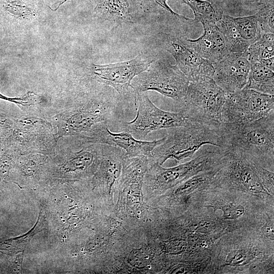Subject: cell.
<instances>
[{
	"mask_svg": "<svg viewBox=\"0 0 274 274\" xmlns=\"http://www.w3.org/2000/svg\"><path fill=\"white\" fill-rule=\"evenodd\" d=\"M150 165L145 156L123 157L114 215L127 228L148 227L157 218V208L147 204L143 195V180Z\"/></svg>",
	"mask_w": 274,
	"mask_h": 274,
	"instance_id": "cell-1",
	"label": "cell"
},
{
	"mask_svg": "<svg viewBox=\"0 0 274 274\" xmlns=\"http://www.w3.org/2000/svg\"><path fill=\"white\" fill-rule=\"evenodd\" d=\"M220 129L228 151L238 153L259 165L265 164L273 166L274 111L249 123H222Z\"/></svg>",
	"mask_w": 274,
	"mask_h": 274,
	"instance_id": "cell-2",
	"label": "cell"
},
{
	"mask_svg": "<svg viewBox=\"0 0 274 274\" xmlns=\"http://www.w3.org/2000/svg\"><path fill=\"white\" fill-rule=\"evenodd\" d=\"M199 150L190 161L172 167L164 168L157 163L151 164L143 184V195L147 204L192 176L218 168L228 152L218 147L212 150L201 148Z\"/></svg>",
	"mask_w": 274,
	"mask_h": 274,
	"instance_id": "cell-3",
	"label": "cell"
},
{
	"mask_svg": "<svg viewBox=\"0 0 274 274\" xmlns=\"http://www.w3.org/2000/svg\"><path fill=\"white\" fill-rule=\"evenodd\" d=\"M159 248L147 227L128 228L124 233L109 273H152L158 269Z\"/></svg>",
	"mask_w": 274,
	"mask_h": 274,
	"instance_id": "cell-4",
	"label": "cell"
},
{
	"mask_svg": "<svg viewBox=\"0 0 274 274\" xmlns=\"http://www.w3.org/2000/svg\"><path fill=\"white\" fill-rule=\"evenodd\" d=\"M204 145L227 150L220 128L212 129L200 125L170 128L165 140L153 150L149 159L162 165L167 159L180 161L194 156Z\"/></svg>",
	"mask_w": 274,
	"mask_h": 274,
	"instance_id": "cell-5",
	"label": "cell"
},
{
	"mask_svg": "<svg viewBox=\"0 0 274 274\" xmlns=\"http://www.w3.org/2000/svg\"><path fill=\"white\" fill-rule=\"evenodd\" d=\"M225 94L213 78L203 77L189 81L184 96L178 102L179 112L202 126L219 129L223 123Z\"/></svg>",
	"mask_w": 274,
	"mask_h": 274,
	"instance_id": "cell-6",
	"label": "cell"
},
{
	"mask_svg": "<svg viewBox=\"0 0 274 274\" xmlns=\"http://www.w3.org/2000/svg\"><path fill=\"white\" fill-rule=\"evenodd\" d=\"M155 59V56L142 52L129 60L104 65L93 64L92 73L100 83L115 90L126 109H135L137 99L131 83Z\"/></svg>",
	"mask_w": 274,
	"mask_h": 274,
	"instance_id": "cell-7",
	"label": "cell"
},
{
	"mask_svg": "<svg viewBox=\"0 0 274 274\" xmlns=\"http://www.w3.org/2000/svg\"><path fill=\"white\" fill-rule=\"evenodd\" d=\"M146 92L135 94L139 106L135 118L130 122L122 121L119 123L122 130L135 139L141 140L159 129L200 125L186 118L180 112H171L158 108Z\"/></svg>",
	"mask_w": 274,
	"mask_h": 274,
	"instance_id": "cell-8",
	"label": "cell"
},
{
	"mask_svg": "<svg viewBox=\"0 0 274 274\" xmlns=\"http://www.w3.org/2000/svg\"><path fill=\"white\" fill-rule=\"evenodd\" d=\"M189 82L176 65L156 59L147 70L133 79L131 87L135 94L154 91L178 103L184 96Z\"/></svg>",
	"mask_w": 274,
	"mask_h": 274,
	"instance_id": "cell-9",
	"label": "cell"
},
{
	"mask_svg": "<svg viewBox=\"0 0 274 274\" xmlns=\"http://www.w3.org/2000/svg\"><path fill=\"white\" fill-rule=\"evenodd\" d=\"M274 111L273 95L263 93L245 87L226 93L222 110V122L244 124L262 118Z\"/></svg>",
	"mask_w": 274,
	"mask_h": 274,
	"instance_id": "cell-10",
	"label": "cell"
},
{
	"mask_svg": "<svg viewBox=\"0 0 274 274\" xmlns=\"http://www.w3.org/2000/svg\"><path fill=\"white\" fill-rule=\"evenodd\" d=\"M163 46L176 60V66L192 81L203 77L213 78V64L199 56L187 44L186 38L166 34Z\"/></svg>",
	"mask_w": 274,
	"mask_h": 274,
	"instance_id": "cell-11",
	"label": "cell"
},
{
	"mask_svg": "<svg viewBox=\"0 0 274 274\" xmlns=\"http://www.w3.org/2000/svg\"><path fill=\"white\" fill-rule=\"evenodd\" d=\"M125 154V151L119 147L102 144L101 157L94 179L103 194L105 203L113 213Z\"/></svg>",
	"mask_w": 274,
	"mask_h": 274,
	"instance_id": "cell-12",
	"label": "cell"
},
{
	"mask_svg": "<svg viewBox=\"0 0 274 274\" xmlns=\"http://www.w3.org/2000/svg\"><path fill=\"white\" fill-rule=\"evenodd\" d=\"M108 124L106 122H101L94 125L91 136L86 138L88 142L119 147L124 150L125 155L129 157L145 156L150 158L153 149L165 138V136L154 141H143L135 139L124 130L120 132H112Z\"/></svg>",
	"mask_w": 274,
	"mask_h": 274,
	"instance_id": "cell-13",
	"label": "cell"
},
{
	"mask_svg": "<svg viewBox=\"0 0 274 274\" xmlns=\"http://www.w3.org/2000/svg\"><path fill=\"white\" fill-rule=\"evenodd\" d=\"M213 65V79L225 93L234 92L246 86L251 68L247 51L230 52Z\"/></svg>",
	"mask_w": 274,
	"mask_h": 274,
	"instance_id": "cell-14",
	"label": "cell"
},
{
	"mask_svg": "<svg viewBox=\"0 0 274 274\" xmlns=\"http://www.w3.org/2000/svg\"><path fill=\"white\" fill-rule=\"evenodd\" d=\"M45 5L39 0H0V24L6 33L36 22L44 13Z\"/></svg>",
	"mask_w": 274,
	"mask_h": 274,
	"instance_id": "cell-15",
	"label": "cell"
},
{
	"mask_svg": "<svg viewBox=\"0 0 274 274\" xmlns=\"http://www.w3.org/2000/svg\"><path fill=\"white\" fill-rule=\"evenodd\" d=\"M200 23L204 29L203 35L195 40L186 38V40L199 56L214 64L230 52L216 22L203 21Z\"/></svg>",
	"mask_w": 274,
	"mask_h": 274,
	"instance_id": "cell-16",
	"label": "cell"
},
{
	"mask_svg": "<svg viewBox=\"0 0 274 274\" xmlns=\"http://www.w3.org/2000/svg\"><path fill=\"white\" fill-rule=\"evenodd\" d=\"M93 6L94 16L102 21L116 24L132 22L139 11L133 0H88Z\"/></svg>",
	"mask_w": 274,
	"mask_h": 274,
	"instance_id": "cell-17",
	"label": "cell"
},
{
	"mask_svg": "<svg viewBox=\"0 0 274 274\" xmlns=\"http://www.w3.org/2000/svg\"><path fill=\"white\" fill-rule=\"evenodd\" d=\"M246 87L263 93L274 94V73L259 62L251 63Z\"/></svg>",
	"mask_w": 274,
	"mask_h": 274,
	"instance_id": "cell-18",
	"label": "cell"
},
{
	"mask_svg": "<svg viewBox=\"0 0 274 274\" xmlns=\"http://www.w3.org/2000/svg\"><path fill=\"white\" fill-rule=\"evenodd\" d=\"M216 24L223 35L230 52H243L247 51L250 45L239 37L232 16L223 14L222 18L216 22Z\"/></svg>",
	"mask_w": 274,
	"mask_h": 274,
	"instance_id": "cell-19",
	"label": "cell"
},
{
	"mask_svg": "<svg viewBox=\"0 0 274 274\" xmlns=\"http://www.w3.org/2000/svg\"><path fill=\"white\" fill-rule=\"evenodd\" d=\"M218 168L196 174L184 181L168 190L165 197L178 198L193 192L208 184L213 179Z\"/></svg>",
	"mask_w": 274,
	"mask_h": 274,
	"instance_id": "cell-20",
	"label": "cell"
},
{
	"mask_svg": "<svg viewBox=\"0 0 274 274\" xmlns=\"http://www.w3.org/2000/svg\"><path fill=\"white\" fill-rule=\"evenodd\" d=\"M193 11L195 20L201 22L209 21L217 22L222 17L219 6L209 0H181Z\"/></svg>",
	"mask_w": 274,
	"mask_h": 274,
	"instance_id": "cell-21",
	"label": "cell"
},
{
	"mask_svg": "<svg viewBox=\"0 0 274 274\" xmlns=\"http://www.w3.org/2000/svg\"><path fill=\"white\" fill-rule=\"evenodd\" d=\"M247 52L250 63L274 57L273 33H262L260 38L249 47Z\"/></svg>",
	"mask_w": 274,
	"mask_h": 274,
	"instance_id": "cell-22",
	"label": "cell"
},
{
	"mask_svg": "<svg viewBox=\"0 0 274 274\" xmlns=\"http://www.w3.org/2000/svg\"><path fill=\"white\" fill-rule=\"evenodd\" d=\"M241 38L250 45L261 37L262 32L255 15L244 17H232Z\"/></svg>",
	"mask_w": 274,
	"mask_h": 274,
	"instance_id": "cell-23",
	"label": "cell"
},
{
	"mask_svg": "<svg viewBox=\"0 0 274 274\" xmlns=\"http://www.w3.org/2000/svg\"><path fill=\"white\" fill-rule=\"evenodd\" d=\"M43 218H41L40 214L38 220L33 228L23 235L6 241L1 245V249L6 253L9 254H16L23 251L29 244L34 235L43 230Z\"/></svg>",
	"mask_w": 274,
	"mask_h": 274,
	"instance_id": "cell-24",
	"label": "cell"
},
{
	"mask_svg": "<svg viewBox=\"0 0 274 274\" xmlns=\"http://www.w3.org/2000/svg\"><path fill=\"white\" fill-rule=\"evenodd\" d=\"M273 1L268 2L258 7V11L255 15L262 33H273Z\"/></svg>",
	"mask_w": 274,
	"mask_h": 274,
	"instance_id": "cell-25",
	"label": "cell"
},
{
	"mask_svg": "<svg viewBox=\"0 0 274 274\" xmlns=\"http://www.w3.org/2000/svg\"><path fill=\"white\" fill-rule=\"evenodd\" d=\"M167 0H133L140 12H150L151 11L159 7L163 9L179 19L185 20H191V19L174 12L167 4Z\"/></svg>",
	"mask_w": 274,
	"mask_h": 274,
	"instance_id": "cell-26",
	"label": "cell"
},
{
	"mask_svg": "<svg viewBox=\"0 0 274 274\" xmlns=\"http://www.w3.org/2000/svg\"><path fill=\"white\" fill-rule=\"evenodd\" d=\"M254 168L267 191H273V173L254 163Z\"/></svg>",
	"mask_w": 274,
	"mask_h": 274,
	"instance_id": "cell-27",
	"label": "cell"
},
{
	"mask_svg": "<svg viewBox=\"0 0 274 274\" xmlns=\"http://www.w3.org/2000/svg\"><path fill=\"white\" fill-rule=\"evenodd\" d=\"M224 219H235L242 216L245 211L244 207L238 204L230 203L221 208Z\"/></svg>",
	"mask_w": 274,
	"mask_h": 274,
	"instance_id": "cell-28",
	"label": "cell"
},
{
	"mask_svg": "<svg viewBox=\"0 0 274 274\" xmlns=\"http://www.w3.org/2000/svg\"><path fill=\"white\" fill-rule=\"evenodd\" d=\"M249 256L250 254L246 250H235L229 254L226 261L231 265H239L247 261Z\"/></svg>",
	"mask_w": 274,
	"mask_h": 274,
	"instance_id": "cell-29",
	"label": "cell"
},
{
	"mask_svg": "<svg viewBox=\"0 0 274 274\" xmlns=\"http://www.w3.org/2000/svg\"><path fill=\"white\" fill-rule=\"evenodd\" d=\"M262 232L264 236L267 238L273 240V227L272 226L266 225L263 226L261 229Z\"/></svg>",
	"mask_w": 274,
	"mask_h": 274,
	"instance_id": "cell-30",
	"label": "cell"
},
{
	"mask_svg": "<svg viewBox=\"0 0 274 274\" xmlns=\"http://www.w3.org/2000/svg\"><path fill=\"white\" fill-rule=\"evenodd\" d=\"M47 6L56 5L64 0H39Z\"/></svg>",
	"mask_w": 274,
	"mask_h": 274,
	"instance_id": "cell-31",
	"label": "cell"
},
{
	"mask_svg": "<svg viewBox=\"0 0 274 274\" xmlns=\"http://www.w3.org/2000/svg\"><path fill=\"white\" fill-rule=\"evenodd\" d=\"M271 1L273 0H248L251 4L257 7Z\"/></svg>",
	"mask_w": 274,
	"mask_h": 274,
	"instance_id": "cell-32",
	"label": "cell"
}]
</instances>
